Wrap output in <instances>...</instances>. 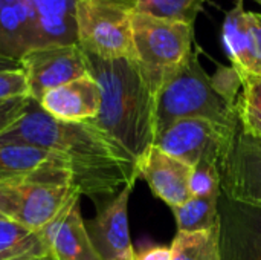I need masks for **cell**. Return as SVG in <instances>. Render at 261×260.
I'll list each match as a JSON object with an SVG mask.
<instances>
[{
	"instance_id": "obj_1",
	"label": "cell",
	"mask_w": 261,
	"mask_h": 260,
	"mask_svg": "<svg viewBox=\"0 0 261 260\" xmlns=\"http://www.w3.org/2000/svg\"><path fill=\"white\" fill-rule=\"evenodd\" d=\"M0 143H23L58 155L69 164L81 196H113L139 178L136 164L95 124L55 120L32 98Z\"/></svg>"
},
{
	"instance_id": "obj_2",
	"label": "cell",
	"mask_w": 261,
	"mask_h": 260,
	"mask_svg": "<svg viewBox=\"0 0 261 260\" xmlns=\"http://www.w3.org/2000/svg\"><path fill=\"white\" fill-rule=\"evenodd\" d=\"M87 63L89 74L101 89L99 113L90 123L138 167L156 138L154 93L132 60L87 55Z\"/></svg>"
},
{
	"instance_id": "obj_3",
	"label": "cell",
	"mask_w": 261,
	"mask_h": 260,
	"mask_svg": "<svg viewBox=\"0 0 261 260\" xmlns=\"http://www.w3.org/2000/svg\"><path fill=\"white\" fill-rule=\"evenodd\" d=\"M76 0H0V55L20 60L26 52L76 43Z\"/></svg>"
},
{
	"instance_id": "obj_4",
	"label": "cell",
	"mask_w": 261,
	"mask_h": 260,
	"mask_svg": "<svg viewBox=\"0 0 261 260\" xmlns=\"http://www.w3.org/2000/svg\"><path fill=\"white\" fill-rule=\"evenodd\" d=\"M156 136L185 118H205L226 127L240 129L237 109L229 106L213 87L211 77L199 60V49L165 78L156 92Z\"/></svg>"
},
{
	"instance_id": "obj_5",
	"label": "cell",
	"mask_w": 261,
	"mask_h": 260,
	"mask_svg": "<svg viewBox=\"0 0 261 260\" xmlns=\"http://www.w3.org/2000/svg\"><path fill=\"white\" fill-rule=\"evenodd\" d=\"M136 0H76V43L102 60H136L133 15Z\"/></svg>"
},
{
	"instance_id": "obj_6",
	"label": "cell",
	"mask_w": 261,
	"mask_h": 260,
	"mask_svg": "<svg viewBox=\"0 0 261 260\" xmlns=\"http://www.w3.org/2000/svg\"><path fill=\"white\" fill-rule=\"evenodd\" d=\"M193 25L135 12V63L154 97L165 78L190 57L193 52Z\"/></svg>"
},
{
	"instance_id": "obj_7",
	"label": "cell",
	"mask_w": 261,
	"mask_h": 260,
	"mask_svg": "<svg viewBox=\"0 0 261 260\" xmlns=\"http://www.w3.org/2000/svg\"><path fill=\"white\" fill-rule=\"evenodd\" d=\"M14 187L17 201L12 219L32 231H41L75 198L81 196L66 162L14 181Z\"/></svg>"
},
{
	"instance_id": "obj_8",
	"label": "cell",
	"mask_w": 261,
	"mask_h": 260,
	"mask_svg": "<svg viewBox=\"0 0 261 260\" xmlns=\"http://www.w3.org/2000/svg\"><path fill=\"white\" fill-rule=\"evenodd\" d=\"M240 130L205 118H185L161 132L153 146L191 167L202 159H211L222 167Z\"/></svg>"
},
{
	"instance_id": "obj_9",
	"label": "cell",
	"mask_w": 261,
	"mask_h": 260,
	"mask_svg": "<svg viewBox=\"0 0 261 260\" xmlns=\"http://www.w3.org/2000/svg\"><path fill=\"white\" fill-rule=\"evenodd\" d=\"M18 61L26 75L31 98L35 101L54 87L89 75L87 55L78 43L37 48Z\"/></svg>"
},
{
	"instance_id": "obj_10",
	"label": "cell",
	"mask_w": 261,
	"mask_h": 260,
	"mask_svg": "<svg viewBox=\"0 0 261 260\" xmlns=\"http://www.w3.org/2000/svg\"><path fill=\"white\" fill-rule=\"evenodd\" d=\"M220 260H261V208L225 195L219 201Z\"/></svg>"
},
{
	"instance_id": "obj_11",
	"label": "cell",
	"mask_w": 261,
	"mask_h": 260,
	"mask_svg": "<svg viewBox=\"0 0 261 260\" xmlns=\"http://www.w3.org/2000/svg\"><path fill=\"white\" fill-rule=\"evenodd\" d=\"M222 195L261 208V139L239 132L220 167Z\"/></svg>"
},
{
	"instance_id": "obj_12",
	"label": "cell",
	"mask_w": 261,
	"mask_h": 260,
	"mask_svg": "<svg viewBox=\"0 0 261 260\" xmlns=\"http://www.w3.org/2000/svg\"><path fill=\"white\" fill-rule=\"evenodd\" d=\"M135 184L125 185L86 224L90 241L101 260H135L128 230V201Z\"/></svg>"
},
{
	"instance_id": "obj_13",
	"label": "cell",
	"mask_w": 261,
	"mask_h": 260,
	"mask_svg": "<svg viewBox=\"0 0 261 260\" xmlns=\"http://www.w3.org/2000/svg\"><path fill=\"white\" fill-rule=\"evenodd\" d=\"M138 173L151 192L173 210L191 199L190 179L193 167L151 146L138 162Z\"/></svg>"
},
{
	"instance_id": "obj_14",
	"label": "cell",
	"mask_w": 261,
	"mask_h": 260,
	"mask_svg": "<svg viewBox=\"0 0 261 260\" xmlns=\"http://www.w3.org/2000/svg\"><path fill=\"white\" fill-rule=\"evenodd\" d=\"M38 233L54 260H101L81 215V196Z\"/></svg>"
},
{
	"instance_id": "obj_15",
	"label": "cell",
	"mask_w": 261,
	"mask_h": 260,
	"mask_svg": "<svg viewBox=\"0 0 261 260\" xmlns=\"http://www.w3.org/2000/svg\"><path fill=\"white\" fill-rule=\"evenodd\" d=\"M38 103L55 120L86 123L95 120L99 113L101 89L89 74L47 90Z\"/></svg>"
},
{
	"instance_id": "obj_16",
	"label": "cell",
	"mask_w": 261,
	"mask_h": 260,
	"mask_svg": "<svg viewBox=\"0 0 261 260\" xmlns=\"http://www.w3.org/2000/svg\"><path fill=\"white\" fill-rule=\"evenodd\" d=\"M63 162H66L63 158L40 147L23 143H0V184L29 178Z\"/></svg>"
},
{
	"instance_id": "obj_17",
	"label": "cell",
	"mask_w": 261,
	"mask_h": 260,
	"mask_svg": "<svg viewBox=\"0 0 261 260\" xmlns=\"http://www.w3.org/2000/svg\"><path fill=\"white\" fill-rule=\"evenodd\" d=\"M46 256L49 248L38 231L0 215V260H38Z\"/></svg>"
},
{
	"instance_id": "obj_18",
	"label": "cell",
	"mask_w": 261,
	"mask_h": 260,
	"mask_svg": "<svg viewBox=\"0 0 261 260\" xmlns=\"http://www.w3.org/2000/svg\"><path fill=\"white\" fill-rule=\"evenodd\" d=\"M222 40L225 51L236 69L242 74L249 72V28L248 11L243 0H237V5L225 15L222 26Z\"/></svg>"
},
{
	"instance_id": "obj_19",
	"label": "cell",
	"mask_w": 261,
	"mask_h": 260,
	"mask_svg": "<svg viewBox=\"0 0 261 260\" xmlns=\"http://www.w3.org/2000/svg\"><path fill=\"white\" fill-rule=\"evenodd\" d=\"M222 193L191 198L180 207L174 208L177 230L182 233H196L211 230L219 224V201Z\"/></svg>"
},
{
	"instance_id": "obj_20",
	"label": "cell",
	"mask_w": 261,
	"mask_h": 260,
	"mask_svg": "<svg viewBox=\"0 0 261 260\" xmlns=\"http://www.w3.org/2000/svg\"><path fill=\"white\" fill-rule=\"evenodd\" d=\"M219 233L220 224L205 231H177L171 245V260H220Z\"/></svg>"
},
{
	"instance_id": "obj_21",
	"label": "cell",
	"mask_w": 261,
	"mask_h": 260,
	"mask_svg": "<svg viewBox=\"0 0 261 260\" xmlns=\"http://www.w3.org/2000/svg\"><path fill=\"white\" fill-rule=\"evenodd\" d=\"M242 78L243 87L237 103L240 129L245 135L261 139V75L242 74Z\"/></svg>"
},
{
	"instance_id": "obj_22",
	"label": "cell",
	"mask_w": 261,
	"mask_h": 260,
	"mask_svg": "<svg viewBox=\"0 0 261 260\" xmlns=\"http://www.w3.org/2000/svg\"><path fill=\"white\" fill-rule=\"evenodd\" d=\"M206 0H136L135 12L156 18L194 25Z\"/></svg>"
},
{
	"instance_id": "obj_23",
	"label": "cell",
	"mask_w": 261,
	"mask_h": 260,
	"mask_svg": "<svg viewBox=\"0 0 261 260\" xmlns=\"http://www.w3.org/2000/svg\"><path fill=\"white\" fill-rule=\"evenodd\" d=\"M191 198H203L222 193L220 166L211 159H202L193 167L190 179Z\"/></svg>"
},
{
	"instance_id": "obj_24",
	"label": "cell",
	"mask_w": 261,
	"mask_h": 260,
	"mask_svg": "<svg viewBox=\"0 0 261 260\" xmlns=\"http://www.w3.org/2000/svg\"><path fill=\"white\" fill-rule=\"evenodd\" d=\"M211 77V84L214 90L234 109H237V103L242 93L243 87V78L239 69H236L232 64L231 66H222L219 64L217 70L210 75Z\"/></svg>"
},
{
	"instance_id": "obj_25",
	"label": "cell",
	"mask_w": 261,
	"mask_h": 260,
	"mask_svg": "<svg viewBox=\"0 0 261 260\" xmlns=\"http://www.w3.org/2000/svg\"><path fill=\"white\" fill-rule=\"evenodd\" d=\"M31 98L29 84L21 67L0 70V101Z\"/></svg>"
},
{
	"instance_id": "obj_26",
	"label": "cell",
	"mask_w": 261,
	"mask_h": 260,
	"mask_svg": "<svg viewBox=\"0 0 261 260\" xmlns=\"http://www.w3.org/2000/svg\"><path fill=\"white\" fill-rule=\"evenodd\" d=\"M249 28V72L261 75V12L248 11Z\"/></svg>"
},
{
	"instance_id": "obj_27",
	"label": "cell",
	"mask_w": 261,
	"mask_h": 260,
	"mask_svg": "<svg viewBox=\"0 0 261 260\" xmlns=\"http://www.w3.org/2000/svg\"><path fill=\"white\" fill-rule=\"evenodd\" d=\"M29 98L0 101V135L6 132L26 110Z\"/></svg>"
},
{
	"instance_id": "obj_28",
	"label": "cell",
	"mask_w": 261,
	"mask_h": 260,
	"mask_svg": "<svg viewBox=\"0 0 261 260\" xmlns=\"http://www.w3.org/2000/svg\"><path fill=\"white\" fill-rule=\"evenodd\" d=\"M15 201H17V192L14 182L0 184V215L12 218L15 210Z\"/></svg>"
},
{
	"instance_id": "obj_29",
	"label": "cell",
	"mask_w": 261,
	"mask_h": 260,
	"mask_svg": "<svg viewBox=\"0 0 261 260\" xmlns=\"http://www.w3.org/2000/svg\"><path fill=\"white\" fill-rule=\"evenodd\" d=\"M135 260H171V248L167 247H150L135 254Z\"/></svg>"
},
{
	"instance_id": "obj_30",
	"label": "cell",
	"mask_w": 261,
	"mask_h": 260,
	"mask_svg": "<svg viewBox=\"0 0 261 260\" xmlns=\"http://www.w3.org/2000/svg\"><path fill=\"white\" fill-rule=\"evenodd\" d=\"M20 67V61L0 55V70H6V69H18Z\"/></svg>"
},
{
	"instance_id": "obj_31",
	"label": "cell",
	"mask_w": 261,
	"mask_h": 260,
	"mask_svg": "<svg viewBox=\"0 0 261 260\" xmlns=\"http://www.w3.org/2000/svg\"><path fill=\"white\" fill-rule=\"evenodd\" d=\"M38 260H54L50 256H46V257H41V259H38Z\"/></svg>"
},
{
	"instance_id": "obj_32",
	"label": "cell",
	"mask_w": 261,
	"mask_h": 260,
	"mask_svg": "<svg viewBox=\"0 0 261 260\" xmlns=\"http://www.w3.org/2000/svg\"><path fill=\"white\" fill-rule=\"evenodd\" d=\"M255 2H257V3H260V5H261V0H255Z\"/></svg>"
}]
</instances>
